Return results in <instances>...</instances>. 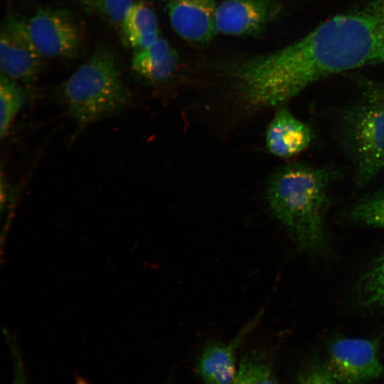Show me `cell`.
Listing matches in <instances>:
<instances>
[{
  "label": "cell",
  "mask_w": 384,
  "mask_h": 384,
  "mask_svg": "<svg viewBox=\"0 0 384 384\" xmlns=\"http://www.w3.org/2000/svg\"><path fill=\"white\" fill-rule=\"evenodd\" d=\"M174 31L189 42L203 43L217 33L214 0H162Z\"/></svg>",
  "instance_id": "9"
},
{
  "label": "cell",
  "mask_w": 384,
  "mask_h": 384,
  "mask_svg": "<svg viewBox=\"0 0 384 384\" xmlns=\"http://www.w3.org/2000/svg\"><path fill=\"white\" fill-rule=\"evenodd\" d=\"M178 60L175 48L166 40L159 37L148 47L134 53L132 68L144 80L159 82L171 77Z\"/></svg>",
  "instance_id": "12"
},
{
  "label": "cell",
  "mask_w": 384,
  "mask_h": 384,
  "mask_svg": "<svg viewBox=\"0 0 384 384\" xmlns=\"http://www.w3.org/2000/svg\"><path fill=\"white\" fill-rule=\"evenodd\" d=\"M1 74L24 83L34 82L43 72V58L33 46L23 28L22 19L8 16L0 36Z\"/></svg>",
  "instance_id": "7"
},
{
  "label": "cell",
  "mask_w": 384,
  "mask_h": 384,
  "mask_svg": "<svg viewBox=\"0 0 384 384\" xmlns=\"http://www.w3.org/2000/svg\"><path fill=\"white\" fill-rule=\"evenodd\" d=\"M332 174L326 167L303 163L282 166L271 178L267 199L273 215L307 250L324 245V215Z\"/></svg>",
  "instance_id": "2"
},
{
  "label": "cell",
  "mask_w": 384,
  "mask_h": 384,
  "mask_svg": "<svg viewBox=\"0 0 384 384\" xmlns=\"http://www.w3.org/2000/svg\"><path fill=\"white\" fill-rule=\"evenodd\" d=\"M254 352L246 353L241 358L236 376L231 384H251Z\"/></svg>",
  "instance_id": "20"
},
{
  "label": "cell",
  "mask_w": 384,
  "mask_h": 384,
  "mask_svg": "<svg viewBox=\"0 0 384 384\" xmlns=\"http://www.w3.org/2000/svg\"><path fill=\"white\" fill-rule=\"evenodd\" d=\"M324 366L338 384H372L384 373L375 339L336 338L329 347Z\"/></svg>",
  "instance_id": "6"
},
{
  "label": "cell",
  "mask_w": 384,
  "mask_h": 384,
  "mask_svg": "<svg viewBox=\"0 0 384 384\" xmlns=\"http://www.w3.org/2000/svg\"><path fill=\"white\" fill-rule=\"evenodd\" d=\"M263 311L250 320L230 342L210 341L203 347L196 365V371L207 384H231L237 371L235 352L262 317Z\"/></svg>",
  "instance_id": "10"
},
{
  "label": "cell",
  "mask_w": 384,
  "mask_h": 384,
  "mask_svg": "<svg viewBox=\"0 0 384 384\" xmlns=\"http://www.w3.org/2000/svg\"><path fill=\"white\" fill-rule=\"evenodd\" d=\"M340 135L353 164L356 184L362 188L384 171V85L369 86L344 110Z\"/></svg>",
  "instance_id": "4"
},
{
  "label": "cell",
  "mask_w": 384,
  "mask_h": 384,
  "mask_svg": "<svg viewBox=\"0 0 384 384\" xmlns=\"http://www.w3.org/2000/svg\"><path fill=\"white\" fill-rule=\"evenodd\" d=\"M63 96L69 115L83 127L119 112L130 101L113 53L105 46L68 78Z\"/></svg>",
  "instance_id": "3"
},
{
  "label": "cell",
  "mask_w": 384,
  "mask_h": 384,
  "mask_svg": "<svg viewBox=\"0 0 384 384\" xmlns=\"http://www.w3.org/2000/svg\"><path fill=\"white\" fill-rule=\"evenodd\" d=\"M14 378L12 384H28L23 366L17 355L14 357Z\"/></svg>",
  "instance_id": "21"
},
{
  "label": "cell",
  "mask_w": 384,
  "mask_h": 384,
  "mask_svg": "<svg viewBox=\"0 0 384 384\" xmlns=\"http://www.w3.org/2000/svg\"><path fill=\"white\" fill-rule=\"evenodd\" d=\"M25 102L23 90L17 82L1 74L0 78V136L4 138L11 123Z\"/></svg>",
  "instance_id": "14"
},
{
  "label": "cell",
  "mask_w": 384,
  "mask_h": 384,
  "mask_svg": "<svg viewBox=\"0 0 384 384\" xmlns=\"http://www.w3.org/2000/svg\"><path fill=\"white\" fill-rule=\"evenodd\" d=\"M313 137V132L306 124L287 107H281L267 126L265 144L272 154L291 158L306 150Z\"/></svg>",
  "instance_id": "11"
},
{
  "label": "cell",
  "mask_w": 384,
  "mask_h": 384,
  "mask_svg": "<svg viewBox=\"0 0 384 384\" xmlns=\"http://www.w3.org/2000/svg\"><path fill=\"white\" fill-rule=\"evenodd\" d=\"M121 29L127 44L135 52L155 42L159 25L152 9L144 2H135L126 15Z\"/></svg>",
  "instance_id": "13"
},
{
  "label": "cell",
  "mask_w": 384,
  "mask_h": 384,
  "mask_svg": "<svg viewBox=\"0 0 384 384\" xmlns=\"http://www.w3.org/2000/svg\"><path fill=\"white\" fill-rule=\"evenodd\" d=\"M360 302L368 307H384V252L360 279Z\"/></svg>",
  "instance_id": "15"
},
{
  "label": "cell",
  "mask_w": 384,
  "mask_h": 384,
  "mask_svg": "<svg viewBox=\"0 0 384 384\" xmlns=\"http://www.w3.org/2000/svg\"><path fill=\"white\" fill-rule=\"evenodd\" d=\"M22 21L33 46L43 58H70L79 53L82 35L68 11L41 8Z\"/></svg>",
  "instance_id": "5"
},
{
  "label": "cell",
  "mask_w": 384,
  "mask_h": 384,
  "mask_svg": "<svg viewBox=\"0 0 384 384\" xmlns=\"http://www.w3.org/2000/svg\"><path fill=\"white\" fill-rule=\"evenodd\" d=\"M295 384H338L324 364L311 363L298 374Z\"/></svg>",
  "instance_id": "19"
},
{
  "label": "cell",
  "mask_w": 384,
  "mask_h": 384,
  "mask_svg": "<svg viewBox=\"0 0 384 384\" xmlns=\"http://www.w3.org/2000/svg\"><path fill=\"white\" fill-rule=\"evenodd\" d=\"M350 216L361 224L384 228V186L362 198Z\"/></svg>",
  "instance_id": "16"
},
{
  "label": "cell",
  "mask_w": 384,
  "mask_h": 384,
  "mask_svg": "<svg viewBox=\"0 0 384 384\" xmlns=\"http://www.w3.org/2000/svg\"><path fill=\"white\" fill-rule=\"evenodd\" d=\"M253 352L251 384H278L267 353L260 349Z\"/></svg>",
  "instance_id": "18"
},
{
  "label": "cell",
  "mask_w": 384,
  "mask_h": 384,
  "mask_svg": "<svg viewBox=\"0 0 384 384\" xmlns=\"http://www.w3.org/2000/svg\"><path fill=\"white\" fill-rule=\"evenodd\" d=\"M90 11L121 28L123 21L134 0H80Z\"/></svg>",
  "instance_id": "17"
},
{
  "label": "cell",
  "mask_w": 384,
  "mask_h": 384,
  "mask_svg": "<svg viewBox=\"0 0 384 384\" xmlns=\"http://www.w3.org/2000/svg\"><path fill=\"white\" fill-rule=\"evenodd\" d=\"M277 0H225L217 6V32L230 36L260 33L279 14Z\"/></svg>",
  "instance_id": "8"
},
{
  "label": "cell",
  "mask_w": 384,
  "mask_h": 384,
  "mask_svg": "<svg viewBox=\"0 0 384 384\" xmlns=\"http://www.w3.org/2000/svg\"><path fill=\"white\" fill-rule=\"evenodd\" d=\"M384 63V0L336 14L299 39L239 63L242 94L256 109L282 105L316 82Z\"/></svg>",
  "instance_id": "1"
}]
</instances>
